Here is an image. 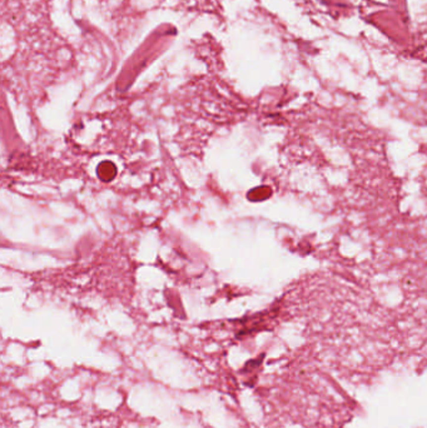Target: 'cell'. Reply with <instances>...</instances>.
I'll return each mask as SVG.
<instances>
[{
	"mask_svg": "<svg viewBox=\"0 0 427 428\" xmlns=\"http://www.w3.org/2000/svg\"><path fill=\"white\" fill-rule=\"evenodd\" d=\"M113 164L112 163H103V164H100V167H99V169H98V173H99V177L101 178V179H104V175L105 174H107L108 175V180L109 179H112V175H114L115 174V171H110V168H113Z\"/></svg>",
	"mask_w": 427,
	"mask_h": 428,
	"instance_id": "6da1fadb",
	"label": "cell"
}]
</instances>
